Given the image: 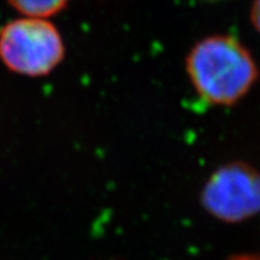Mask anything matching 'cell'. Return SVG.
Returning <instances> with one entry per match:
<instances>
[{"instance_id": "cell-1", "label": "cell", "mask_w": 260, "mask_h": 260, "mask_svg": "<svg viewBox=\"0 0 260 260\" xmlns=\"http://www.w3.org/2000/svg\"><path fill=\"white\" fill-rule=\"evenodd\" d=\"M186 71L198 96L212 105H234L259 79L251 52L230 35L198 41L186 57Z\"/></svg>"}, {"instance_id": "cell-2", "label": "cell", "mask_w": 260, "mask_h": 260, "mask_svg": "<svg viewBox=\"0 0 260 260\" xmlns=\"http://www.w3.org/2000/svg\"><path fill=\"white\" fill-rule=\"evenodd\" d=\"M65 45L47 19L21 17L0 31V58L12 72L28 77L47 76L64 60Z\"/></svg>"}, {"instance_id": "cell-3", "label": "cell", "mask_w": 260, "mask_h": 260, "mask_svg": "<svg viewBox=\"0 0 260 260\" xmlns=\"http://www.w3.org/2000/svg\"><path fill=\"white\" fill-rule=\"evenodd\" d=\"M205 210L216 219L238 223L260 212V173L244 162L223 165L201 194Z\"/></svg>"}, {"instance_id": "cell-4", "label": "cell", "mask_w": 260, "mask_h": 260, "mask_svg": "<svg viewBox=\"0 0 260 260\" xmlns=\"http://www.w3.org/2000/svg\"><path fill=\"white\" fill-rule=\"evenodd\" d=\"M8 3L28 17L48 19L64 10L68 0H8Z\"/></svg>"}, {"instance_id": "cell-5", "label": "cell", "mask_w": 260, "mask_h": 260, "mask_svg": "<svg viewBox=\"0 0 260 260\" xmlns=\"http://www.w3.org/2000/svg\"><path fill=\"white\" fill-rule=\"evenodd\" d=\"M251 21L260 34V0H253L251 6Z\"/></svg>"}, {"instance_id": "cell-6", "label": "cell", "mask_w": 260, "mask_h": 260, "mask_svg": "<svg viewBox=\"0 0 260 260\" xmlns=\"http://www.w3.org/2000/svg\"><path fill=\"white\" fill-rule=\"evenodd\" d=\"M230 260H260V255H240Z\"/></svg>"}]
</instances>
